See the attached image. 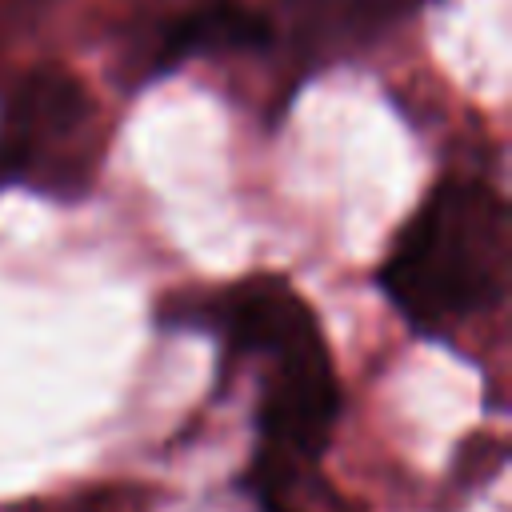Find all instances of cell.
Listing matches in <instances>:
<instances>
[{
	"instance_id": "6da1fadb",
	"label": "cell",
	"mask_w": 512,
	"mask_h": 512,
	"mask_svg": "<svg viewBox=\"0 0 512 512\" xmlns=\"http://www.w3.org/2000/svg\"><path fill=\"white\" fill-rule=\"evenodd\" d=\"M164 328L212 332L232 360H260L256 452L320 464L340 420V380L312 304L288 276L256 272L216 292H176Z\"/></svg>"
},
{
	"instance_id": "7a4b0ae2",
	"label": "cell",
	"mask_w": 512,
	"mask_h": 512,
	"mask_svg": "<svg viewBox=\"0 0 512 512\" xmlns=\"http://www.w3.org/2000/svg\"><path fill=\"white\" fill-rule=\"evenodd\" d=\"M508 204L476 176L440 180L396 232L376 284L428 340L500 308L508 292Z\"/></svg>"
},
{
	"instance_id": "3957f363",
	"label": "cell",
	"mask_w": 512,
	"mask_h": 512,
	"mask_svg": "<svg viewBox=\"0 0 512 512\" xmlns=\"http://www.w3.org/2000/svg\"><path fill=\"white\" fill-rule=\"evenodd\" d=\"M104 160V116L88 84L64 64L28 68L0 108V184L52 200H80Z\"/></svg>"
},
{
	"instance_id": "277c9868",
	"label": "cell",
	"mask_w": 512,
	"mask_h": 512,
	"mask_svg": "<svg viewBox=\"0 0 512 512\" xmlns=\"http://www.w3.org/2000/svg\"><path fill=\"white\" fill-rule=\"evenodd\" d=\"M112 72L120 88H144L196 56H260L268 16L248 0H116Z\"/></svg>"
},
{
	"instance_id": "5b68a950",
	"label": "cell",
	"mask_w": 512,
	"mask_h": 512,
	"mask_svg": "<svg viewBox=\"0 0 512 512\" xmlns=\"http://www.w3.org/2000/svg\"><path fill=\"white\" fill-rule=\"evenodd\" d=\"M44 0H0V48L16 36V32H28L32 20L40 16Z\"/></svg>"
}]
</instances>
